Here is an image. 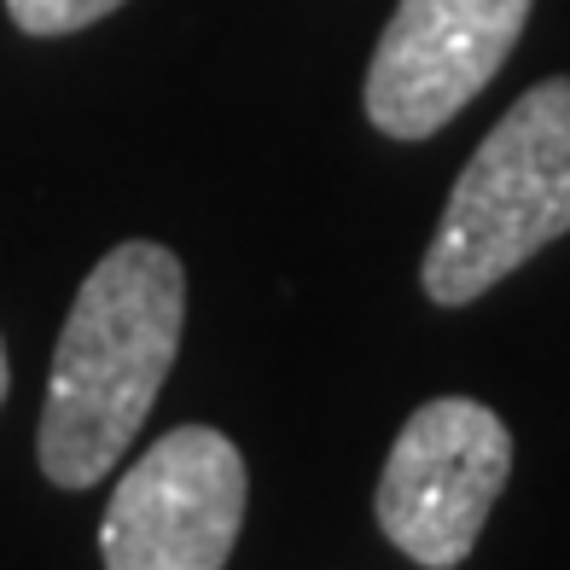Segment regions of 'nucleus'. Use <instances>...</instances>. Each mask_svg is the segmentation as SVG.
<instances>
[{"instance_id": "nucleus-1", "label": "nucleus", "mask_w": 570, "mask_h": 570, "mask_svg": "<svg viewBox=\"0 0 570 570\" xmlns=\"http://www.w3.org/2000/svg\"><path fill=\"white\" fill-rule=\"evenodd\" d=\"M187 332V268L158 239H122L88 268L53 344L36 425L41 478L94 489L140 436Z\"/></svg>"}, {"instance_id": "nucleus-2", "label": "nucleus", "mask_w": 570, "mask_h": 570, "mask_svg": "<svg viewBox=\"0 0 570 570\" xmlns=\"http://www.w3.org/2000/svg\"><path fill=\"white\" fill-rule=\"evenodd\" d=\"M570 233V76L518 94L483 135L436 216L420 285L436 308H465Z\"/></svg>"}, {"instance_id": "nucleus-3", "label": "nucleus", "mask_w": 570, "mask_h": 570, "mask_svg": "<svg viewBox=\"0 0 570 570\" xmlns=\"http://www.w3.org/2000/svg\"><path fill=\"white\" fill-rule=\"evenodd\" d=\"M512 478V431L478 396H436L407 413L379 472L373 518L384 541L425 564L454 570L472 559L483 524Z\"/></svg>"}, {"instance_id": "nucleus-4", "label": "nucleus", "mask_w": 570, "mask_h": 570, "mask_svg": "<svg viewBox=\"0 0 570 570\" xmlns=\"http://www.w3.org/2000/svg\"><path fill=\"white\" fill-rule=\"evenodd\" d=\"M250 507L245 454L216 425H175L117 478L99 518L106 570H222Z\"/></svg>"}, {"instance_id": "nucleus-5", "label": "nucleus", "mask_w": 570, "mask_h": 570, "mask_svg": "<svg viewBox=\"0 0 570 570\" xmlns=\"http://www.w3.org/2000/svg\"><path fill=\"white\" fill-rule=\"evenodd\" d=\"M535 0H402L373 47L361 106L391 140H431L495 82Z\"/></svg>"}, {"instance_id": "nucleus-6", "label": "nucleus", "mask_w": 570, "mask_h": 570, "mask_svg": "<svg viewBox=\"0 0 570 570\" xmlns=\"http://www.w3.org/2000/svg\"><path fill=\"white\" fill-rule=\"evenodd\" d=\"M117 7H128V0H7V18L23 36H76L111 18Z\"/></svg>"}, {"instance_id": "nucleus-7", "label": "nucleus", "mask_w": 570, "mask_h": 570, "mask_svg": "<svg viewBox=\"0 0 570 570\" xmlns=\"http://www.w3.org/2000/svg\"><path fill=\"white\" fill-rule=\"evenodd\" d=\"M7 391H12V367H7V344H0V402H7Z\"/></svg>"}]
</instances>
